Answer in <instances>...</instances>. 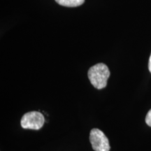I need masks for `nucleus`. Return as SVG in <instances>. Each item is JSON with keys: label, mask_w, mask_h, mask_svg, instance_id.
Wrapping results in <instances>:
<instances>
[{"label": "nucleus", "mask_w": 151, "mask_h": 151, "mask_svg": "<svg viewBox=\"0 0 151 151\" xmlns=\"http://www.w3.org/2000/svg\"><path fill=\"white\" fill-rule=\"evenodd\" d=\"M148 69L151 73V54L150 56V58H149V62H148Z\"/></svg>", "instance_id": "obj_6"}, {"label": "nucleus", "mask_w": 151, "mask_h": 151, "mask_svg": "<svg viewBox=\"0 0 151 151\" xmlns=\"http://www.w3.org/2000/svg\"><path fill=\"white\" fill-rule=\"evenodd\" d=\"M60 5L67 7H76L82 5L85 0H55Z\"/></svg>", "instance_id": "obj_4"}, {"label": "nucleus", "mask_w": 151, "mask_h": 151, "mask_svg": "<svg viewBox=\"0 0 151 151\" xmlns=\"http://www.w3.org/2000/svg\"><path fill=\"white\" fill-rule=\"evenodd\" d=\"M90 141L95 151H109L110 144L106 136L99 129H92L90 134Z\"/></svg>", "instance_id": "obj_3"}, {"label": "nucleus", "mask_w": 151, "mask_h": 151, "mask_svg": "<svg viewBox=\"0 0 151 151\" xmlns=\"http://www.w3.org/2000/svg\"><path fill=\"white\" fill-rule=\"evenodd\" d=\"M88 75L92 86L97 89L101 90L106 86L107 81L110 76V71L104 64L99 63L90 67Z\"/></svg>", "instance_id": "obj_1"}, {"label": "nucleus", "mask_w": 151, "mask_h": 151, "mask_svg": "<svg viewBox=\"0 0 151 151\" xmlns=\"http://www.w3.org/2000/svg\"><path fill=\"white\" fill-rule=\"evenodd\" d=\"M146 122L148 126L151 127V109L147 113L146 117Z\"/></svg>", "instance_id": "obj_5"}, {"label": "nucleus", "mask_w": 151, "mask_h": 151, "mask_svg": "<svg viewBox=\"0 0 151 151\" xmlns=\"http://www.w3.org/2000/svg\"><path fill=\"white\" fill-rule=\"evenodd\" d=\"M44 122L42 113L38 111H30L22 117L20 124L24 129L39 130L43 127Z\"/></svg>", "instance_id": "obj_2"}]
</instances>
